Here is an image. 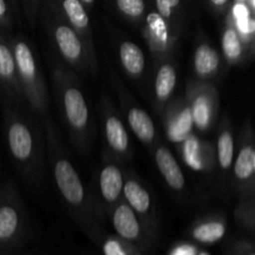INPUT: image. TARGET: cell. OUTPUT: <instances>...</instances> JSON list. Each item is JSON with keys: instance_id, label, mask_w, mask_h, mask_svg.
I'll use <instances>...</instances> for the list:
<instances>
[{"instance_id": "obj_31", "label": "cell", "mask_w": 255, "mask_h": 255, "mask_svg": "<svg viewBox=\"0 0 255 255\" xmlns=\"http://www.w3.org/2000/svg\"><path fill=\"white\" fill-rule=\"evenodd\" d=\"M15 19L7 0H0V29L9 32L14 29Z\"/></svg>"}, {"instance_id": "obj_14", "label": "cell", "mask_w": 255, "mask_h": 255, "mask_svg": "<svg viewBox=\"0 0 255 255\" xmlns=\"http://www.w3.org/2000/svg\"><path fill=\"white\" fill-rule=\"evenodd\" d=\"M0 94L4 101L11 104H25L22 91L17 80L16 64L9 35L0 29Z\"/></svg>"}, {"instance_id": "obj_28", "label": "cell", "mask_w": 255, "mask_h": 255, "mask_svg": "<svg viewBox=\"0 0 255 255\" xmlns=\"http://www.w3.org/2000/svg\"><path fill=\"white\" fill-rule=\"evenodd\" d=\"M236 217L241 224L249 229L254 227V196L239 197V203L236 209Z\"/></svg>"}, {"instance_id": "obj_35", "label": "cell", "mask_w": 255, "mask_h": 255, "mask_svg": "<svg viewBox=\"0 0 255 255\" xmlns=\"http://www.w3.org/2000/svg\"><path fill=\"white\" fill-rule=\"evenodd\" d=\"M81 1L84 2V5L87 7V9H91V7H94L95 5V0H81Z\"/></svg>"}, {"instance_id": "obj_11", "label": "cell", "mask_w": 255, "mask_h": 255, "mask_svg": "<svg viewBox=\"0 0 255 255\" xmlns=\"http://www.w3.org/2000/svg\"><path fill=\"white\" fill-rule=\"evenodd\" d=\"M125 174L116 161L107 158L97 174V197L92 199L94 213L109 214L114 207L122 201Z\"/></svg>"}, {"instance_id": "obj_25", "label": "cell", "mask_w": 255, "mask_h": 255, "mask_svg": "<svg viewBox=\"0 0 255 255\" xmlns=\"http://www.w3.org/2000/svg\"><path fill=\"white\" fill-rule=\"evenodd\" d=\"M227 232V224L222 218H208L198 222L192 228V238L203 244H213L221 241Z\"/></svg>"}, {"instance_id": "obj_9", "label": "cell", "mask_w": 255, "mask_h": 255, "mask_svg": "<svg viewBox=\"0 0 255 255\" xmlns=\"http://www.w3.org/2000/svg\"><path fill=\"white\" fill-rule=\"evenodd\" d=\"M26 211L21 196L11 182L0 186V244H9L21 234Z\"/></svg>"}, {"instance_id": "obj_22", "label": "cell", "mask_w": 255, "mask_h": 255, "mask_svg": "<svg viewBox=\"0 0 255 255\" xmlns=\"http://www.w3.org/2000/svg\"><path fill=\"white\" fill-rule=\"evenodd\" d=\"M222 52L223 57L229 65H238L246 61L248 57V52H253L244 42L243 37L239 34L231 12L226 14V24L222 31Z\"/></svg>"}, {"instance_id": "obj_29", "label": "cell", "mask_w": 255, "mask_h": 255, "mask_svg": "<svg viewBox=\"0 0 255 255\" xmlns=\"http://www.w3.org/2000/svg\"><path fill=\"white\" fill-rule=\"evenodd\" d=\"M19 1L22 19L29 25L30 29H34L40 16V10L44 0H19Z\"/></svg>"}, {"instance_id": "obj_4", "label": "cell", "mask_w": 255, "mask_h": 255, "mask_svg": "<svg viewBox=\"0 0 255 255\" xmlns=\"http://www.w3.org/2000/svg\"><path fill=\"white\" fill-rule=\"evenodd\" d=\"M40 15L57 52L67 66L80 75L92 76L86 46L62 14L56 0H44Z\"/></svg>"}, {"instance_id": "obj_30", "label": "cell", "mask_w": 255, "mask_h": 255, "mask_svg": "<svg viewBox=\"0 0 255 255\" xmlns=\"http://www.w3.org/2000/svg\"><path fill=\"white\" fill-rule=\"evenodd\" d=\"M102 251L105 255H131L128 247L120 239L110 237L105 239L102 244Z\"/></svg>"}, {"instance_id": "obj_18", "label": "cell", "mask_w": 255, "mask_h": 255, "mask_svg": "<svg viewBox=\"0 0 255 255\" xmlns=\"http://www.w3.org/2000/svg\"><path fill=\"white\" fill-rule=\"evenodd\" d=\"M151 152L157 169L161 173L167 186L174 192L183 191L186 188V177H184L183 171L177 162L176 157L167 147V144L162 139L156 138Z\"/></svg>"}, {"instance_id": "obj_38", "label": "cell", "mask_w": 255, "mask_h": 255, "mask_svg": "<svg viewBox=\"0 0 255 255\" xmlns=\"http://www.w3.org/2000/svg\"><path fill=\"white\" fill-rule=\"evenodd\" d=\"M249 255H254V254H253V253H252V254H249Z\"/></svg>"}, {"instance_id": "obj_5", "label": "cell", "mask_w": 255, "mask_h": 255, "mask_svg": "<svg viewBox=\"0 0 255 255\" xmlns=\"http://www.w3.org/2000/svg\"><path fill=\"white\" fill-rule=\"evenodd\" d=\"M16 64L17 80L22 91L25 104L34 115L47 117L49 112V92L39 60L27 39L21 35H9Z\"/></svg>"}, {"instance_id": "obj_34", "label": "cell", "mask_w": 255, "mask_h": 255, "mask_svg": "<svg viewBox=\"0 0 255 255\" xmlns=\"http://www.w3.org/2000/svg\"><path fill=\"white\" fill-rule=\"evenodd\" d=\"M10 5V9H11L12 15H14V19L16 21V24L19 26L22 25V15H21V9H20V1L19 0H7Z\"/></svg>"}, {"instance_id": "obj_10", "label": "cell", "mask_w": 255, "mask_h": 255, "mask_svg": "<svg viewBox=\"0 0 255 255\" xmlns=\"http://www.w3.org/2000/svg\"><path fill=\"white\" fill-rule=\"evenodd\" d=\"M232 181L239 197L254 196L255 187V141L251 124L244 126L238 151L232 166Z\"/></svg>"}, {"instance_id": "obj_26", "label": "cell", "mask_w": 255, "mask_h": 255, "mask_svg": "<svg viewBox=\"0 0 255 255\" xmlns=\"http://www.w3.org/2000/svg\"><path fill=\"white\" fill-rule=\"evenodd\" d=\"M156 11L176 29L181 30L183 21V0H154Z\"/></svg>"}, {"instance_id": "obj_23", "label": "cell", "mask_w": 255, "mask_h": 255, "mask_svg": "<svg viewBox=\"0 0 255 255\" xmlns=\"http://www.w3.org/2000/svg\"><path fill=\"white\" fill-rule=\"evenodd\" d=\"M119 59L124 71L132 80L142 79L146 70V55L136 42L124 40L119 45Z\"/></svg>"}, {"instance_id": "obj_13", "label": "cell", "mask_w": 255, "mask_h": 255, "mask_svg": "<svg viewBox=\"0 0 255 255\" xmlns=\"http://www.w3.org/2000/svg\"><path fill=\"white\" fill-rule=\"evenodd\" d=\"M122 198L133 209L144 226H148L149 228L156 227L157 212L153 197L141 179L132 172L125 176Z\"/></svg>"}, {"instance_id": "obj_20", "label": "cell", "mask_w": 255, "mask_h": 255, "mask_svg": "<svg viewBox=\"0 0 255 255\" xmlns=\"http://www.w3.org/2000/svg\"><path fill=\"white\" fill-rule=\"evenodd\" d=\"M112 226L125 242H138L142 237V222L133 209L124 201H120L110 213Z\"/></svg>"}, {"instance_id": "obj_2", "label": "cell", "mask_w": 255, "mask_h": 255, "mask_svg": "<svg viewBox=\"0 0 255 255\" xmlns=\"http://www.w3.org/2000/svg\"><path fill=\"white\" fill-rule=\"evenodd\" d=\"M45 147L55 184L62 201L80 224L90 227L94 223L91 198L69 154L60 141L59 133L50 119L45 117Z\"/></svg>"}, {"instance_id": "obj_17", "label": "cell", "mask_w": 255, "mask_h": 255, "mask_svg": "<svg viewBox=\"0 0 255 255\" xmlns=\"http://www.w3.org/2000/svg\"><path fill=\"white\" fill-rule=\"evenodd\" d=\"M177 67L172 57L157 59L153 75V101L154 109L161 114L164 107L172 100L177 86Z\"/></svg>"}, {"instance_id": "obj_21", "label": "cell", "mask_w": 255, "mask_h": 255, "mask_svg": "<svg viewBox=\"0 0 255 255\" xmlns=\"http://www.w3.org/2000/svg\"><path fill=\"white\" fill-rule=\"evenodd\" d=\"M222 69V56L207 39H201L193 54V71L198 80L211 81Z\"/></svg>"}, {"instance_id": "obj_37", "label": "cell", "mask_w": 255, "mask_h": 255, "mask_svg": "<svg viewBox=\"0 0 255 255\" xmlns=\"http://www.w3.org/2000/svg\"><path fill=\"white\" fill-rule=\"evenodd\" d=\"M197 255H208L207 253H201V254H197Z\"/></svg>"}, {"instance_id": "obj_19", "label": "cell", "mask_w": 255, "mask_h": 255, "mask_svg": "<svg viewBox=\"0 0 255 255\" xmlns=\"http://www.w3.org/2000/svg\"><path fill=\"white\" fill-rule=\"evenodd\" d=\"M182 157L189 168L199 172H209L216 163V151L208 142H202L196 134H189L182 142Z\"/></svg>"}, {"instance_id": "obj_6", "label": "cell", "mask_w": 255, "mask_h": 255, "mask_svg": "<svg viewBox=\"0 0 255 255\" xmlns=\"http://www.w3.org/2000/svg\"><path fill=\"white\" fill-rule=\"evenodd\" d=\"M186 101L193 120V126L199 132L209 131L218 117L219 95L211 81L191 80L187 86Z\"/></svg>"}, {"instance_id": "obj_8", "label": "cell", "mask_w": 255, "mask_h": 255, "mask_svg": "<svg viewBox=\"0 0 255 255\" xmlns=\"http://www.w3.org/2000/svg\"><path fill=\"white\" fill-rule=\"evenodd\" d=\"M141 24L142 35L154 59L172 57L178 46L181 30L169 24L156 10L146 12Z\"/></svg>"}, {"instance_id": "obj_16", "label": "cell", "mask_w": 255, "mask_h": 255, "mask_svg": "<svg viewBox=\"0 0 255 255\" xmlns=\"http://www.w3.org/2000/svg\"><path fill=\"white\" fill-rule=\"evenodd\" d=\"M120 101H121L122 110L125 112V119H126L132 133L147 149L151 151L157 138L156 126H154L152 117L149 116L148 112L129 101L125 94L120 95Z\"/></svg>"}, {"instance_id": "obj_3", "label": "cell", "mask_w": 255, "mask_h": 255, "mask_svg": "<svg viewBox=\"0 0 255 255\" xmlns=\"http://www.w3.org/2000/svg\"><path fill=\"white\" fill-rule=\"evenodd\" d=\"M52 82L70 139L85 154L91 146L94 128L91 112L80 80L74 70L66 65L57 64L52 67Z\"/></svg>"}, {"instance_id": "obj_12", "label": "cell", "mask_w": 255, "mask_h": 255, "mask_svg": "<svg viewBox=\"0 0 255 255\" xmlns=\"http://www.w3.org/2000/svg\"><path fill=\"white\" fill-rule=\"evenodd\" d=\"M56 2L67 21L84 41L91 64L92 77H96L99 74V61L87 7L81 0H56Z\"/></svg>"}, {"instance_id": "obj_24", "label": "cell", "mask_w": 255, "mask_h": 255, "mask_svg": "<svg viewBox=\"0 0 255 255\" xmlns=\"http://www.w3.org/2000/svg\"><path fill=\"white\" fill-rule=\"evenodd\" d=\"M236 144H234V134L232 131V125L228 119L222 120L218 128V138H217V162L218 167L223 173H229L233 166Z\"/></svg>"}, {"instance_id": "obj_27", "label": "cell", "mask_w": 255, "mask_h": 255, "mask_svg": "<svg viewBox=\"0 0 255 255\" xmlns=\"http://www.w3.org/2000/svg\"><path fill=\"white\" fill-rule=\"evenodd\" d=\"M115 9L132 22H142L147 12V5L144 0H111Z\"/></svg>"}, {"instance_id": "obj_7", "label": "cell", "mask_w": 255, "mask_h": 255, "mask_svg": "<svg viewBox=\"0 0 255 255\" xmlns=\"http://www.w3.org/2000/svg\"><path fill=\"white\" fill-rule=\"evenodd\" d=\"M102 129L109 157L116 162H126L132 156L131 139L126 125L122 121L119 112L115 110L112 102L104 96L100 104Z\"/></svg>"}, {"instance_id": "obj_15", "label": "cell", "mask_w": 255, "mask_h": 255, "mask_svg": "<svg viewBox=\"0 0 255 255\" xmlns=\"http://www.w3.org/2000/svg\"><path fill=\"white\" fill-rule=\"evenodd\" d=\"M161 116L167 138L173 143H182L193 132V120L186 99L171 100Z\"/></svg>"}, {"instance_id": "obj_1", "label": "cell", "mask_w": 255, "mask_h": 255, "mask_svg": "<svg viewBox=\"0 0 255 255\" xmlns=\"http://www.w3.org/2000/svg\"><path fill=\"white\" fill-rule=\"evenodd\" d=\"M4 132L7 149L20 173L32 183L41 179L45 166V138L34 119L19 106L4 101Z\"/></svg>"}, {"instance_id": "obj_36", "label": "cell", "mask_w": 255, "mask_h": 255, "mask_svg": "<svg viewBox=\"0 0 255 255\" xmlns=\"http://www.w3.org/2000/svg\"><path fill=\"white\" fill-rule=\"evenodd\" d=\"M237 2H247V0H236Z\"/></svg>"}, {"instance_id": "obj_32", "label": "cell", "mask_w": 255, "mask_h": 255, "mask_svg": "<svg viewBox=\"0 0 255 255\" xmlns=\"http://www.w3.org/2000/svg\"><path fill=\"white\" fill-rule=\"evenodd\" d=\"M207 1L217 14H227L232 6V0H207Z\"/></svg>"}, {"instance_id": "obj_33", "label": "cell", "mask_w": 255, "mask_h": 255, "mask_svg": "<svg viewBox=\"0 0 255 255\" xmlns=\"http://www.w3.org/2000/svg\"><path fill=\"white\" fill-rule=\"evenodd\" d=\"M169 255H197V248L191 244H181L172 249Z\"/></svg>"}]
</instances>
